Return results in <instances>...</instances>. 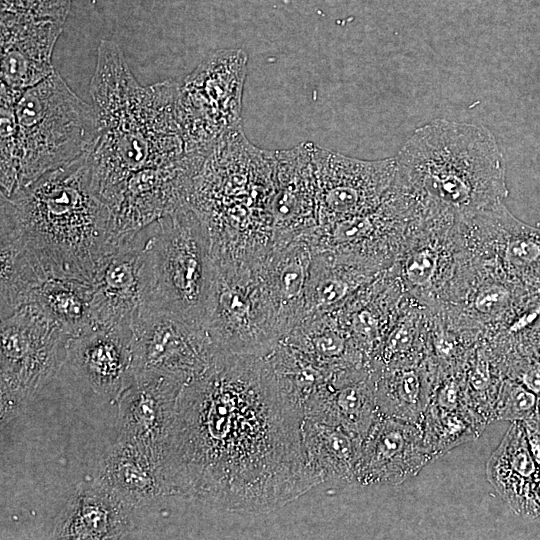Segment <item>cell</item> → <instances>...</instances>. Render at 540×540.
Returning a JSON list of instances; mask_svg holds the SVG:
<instances>
[{
  "instance_id": "603a6c76",
  "label": "cell",
  "mask_w": 540,
  "mask_h": 540,
  "mask_svg": "<svg viewBox=\"0 0 540 540\" xmlns=\"http://www.w3.org/2000/svg\"><path fill=\"white\" fill-rule=\"evenodd\" d=\"M380 417L370 365L334 372L303 410V418L339 426L361 440Z\"/></svg>"
},
{
  "instance_id": "2e32d148",
  "label": "cell",
  "mask_w": 540,
  "mask_h": 540,
  "mask_svg": "<svg viewBox=\"0 0 540 540\" xmlns=\"http://www.w3.org/2000/svg\"><path fill=\"white\" fill-rule=\"evenodd\" d=\"M185 385L171 375L136 372L117 399L118 440L135 443L166 462L177 402Z\"/></svg>"
},
{
  "instance_id": "f35d334b",
  "label": "cell",
  "mask_w": 540,
  "mask_h": 540,
  "mask_svg": "<svg viewBox=\"0 0 540 540\" xmlns=\"http://www.w3.org/2000/svg\"><path fill=\"white\" fill-rule=\"evenodd\" d=\"M521 422L523 423L528 447L540 479V414L538 410Z\"/></svg>"
},
{
  "instance_id": "4316f807",
  "label": "cell",
  "mask_w": 540,
  "mask_h": 540,
  "mask_svg": "<svg viewBox=\"0 0 540 540\" xmlns=\"http://www.w3.org/2000/svg\"><path fill=\"white\" fill-rule=\"evenodd\" d=\"M404 297L398 278L388 269L337 311L354 343L370 361L398 315Z\"/></svg>"
},
{
  "instance_id": "ffe728a7",
  "label": "cell",
  "mask_w": 540,
  "mask_h": 540,
  "mask_svg": "<svg viewBox=\"0 0 540 540\" xmlns=\"http://www.w3.org/2000/svg\"><path fill=\"white\" fill-rule=\"evenodd\" d=\"M63 24L1 12V83L25 90L51 75L53 50Z\"/></svg>"
},
{
  "instance_id": "484cf974",
  "label": "cell",
  "mask_w": 540,
  "mask_h": 540,
  "mask_svg": "<svg viewBox=\"0 0 540 540\" xmlns=\"http://www.w3.org/2000/svg\"><path fill=\"white\" fill-rule=\"evenodd\" d=\"M312 259L313 251L305 235L274 242L260 258L285 336L306 318Z\"/></svg>"
},
{
  "instance_id": "e575fe53",
  "label": "cell",
  "mask_w": 540,
  "mask_h": 540,
  "mask_svg": "<svg viewBox=\"0 0 540 540\" xmlns=\"http://www.w3.org/2000/svg\"><path fill=\"white\" fill-rule=\"evenodd\" d=\"M420 427L426 448L436 460L480 437L486 425L471 410L429 404Z\"/></svg>"
},
{
  "instance_id": "52a82bcc",
  "label": "cell",
  "mask_w": 540,
  "mask_h": 540,
  "mask_svg": "<svg viewBox=\"0 0 540 540\" xmlns=\"http://www.w3.org/2000/svg\"><path fill=\"white\" fill-rule=\"evenodd\" d=\"M133 236L143 257L147 311L168 312L206 327L217 267L201 215L186 204Z\"/></svg>"
},
{
  "instance_id": "f546056e",
  "label": "cell",
  "mask_w": 540,
  "mask_h": 540,
  "mask_svg": "<svg viewBox=\"0 0 540 540\" xmlns=\"http://www.w3.org/2000/svg\"><path fill=\"white\" fill-rule=\"evenodd\" d=\"M280 342L334 372L370 365V360L354 343L337 311L307 317Z\"/></svg>"
},
{
  "instance_id": "74e56055",
  "label": "cell",
  "mask_w": 540,
  "mask_h": 540,
  "mask_svg": "<svg viewBox=\"0 0 540 540\" xmlns=\"http://www.w3.org/2000/svg\"><path fill=\"white\" fill-rule=\"evenodd\" d=\"M71 0H1V12L65 22Z\"/></svg>"
},
{
  "instance_id": "9a60e30c",
  "label": "cell",
  "mask_w": 540,
  "mask_h": 540,
  "mask_svg": "<svg viewBox=\"0 0 540 540\" xmlns=\"http://www.w3.org/2000/svg\"><path fill=\"white\" fill-rule=\"evenodd\" d=\"M248 57L242 49L209 53L180 82L181 98L199 128L213 141L242 126Z\"/></svg>"
},
{
  "instance_id": "5b68a950",
  "label": "cell",
  "mask_w": 540,
  "mask_h": 540,
  "mask_svg": "<svg viewBox=\"0 0 540 540\" xmlns=\"http://www.w3.org/2000/svg\"><path fill=\"white\" fill-rule=\"evenodd\" d=\"M275 190L276 151L251 144L242 126L216 141L189 199L208 227L215 257L251 260L271 249Z\"/></svg>"
},
{
  "instance_id": "f1b7e54d",
  "label": "cell",
  "mask_w": 540,
  "mask_h": 540,
  "mask_svg": "<svg viewBox=\"0 0 540 540\" xmlns=\"http://www.w3.org/2000/svg\"><path fill=\"white\" fill-rule=\"evenodd\" d=\"M303 455L320 484L340 488L356 482L361 439L343 428L310 418L301 426Z\"/></svg>"
},
{
  "instance_id": "d590c367",
  "label": "cell",
  "mask_w": 540,
  "mask_h": 540,
  "mask_svg": "<svg viewBox=\"0 0 540 540\" xmlns=\"http://www.w3.org/2000/svg\"><path fill=\"white\" fill-rule=\"evenodd\" d=\"M460 375L470 409L487 426L495 420V404L504 380L502 371L481 340Z\"/></svg>"
},
{
  "instance_id": "277c9868",
  "label": "cell",
  "mask_w": 540,
  "mask_h": 540,
  "mask_svg": "<svg viewBox=\"0 0 540 540\" xmlns=\"http://www.w3.org/2000/svg\"><path fill=\"white\" fill-rule=\"evenodd\" d=\"M395 160L392 189L419 212L461 219L504 203L509 193L503 152L482 125L432 120L413 132Z\"/></svg>"
},
{
  "instance_id": "d6986e66",
  "label": "cell",
  "mask_w": 540,
  "mask_h": 540,
  "mask_svg": "<svg viewBox=\"0 0 540 540\" xmlns=\"http://www.w3.org/2000/svg\"><path fill=\"white\" fill-rule=\"evenodd\" d=\"M65 364L96 394L117 400L135 376L132 329L92 325L71 337Z\"/></svg>"
},
{
  "instance_id": "44dd1931",
  "label": "cell",
  "mask_w": 540,
  "mask_h": 540,
  "mask_svg": "<svg viewBox=\"0 0 540 540\" xmlns=\"http://www.w3.org/2000/svg\"><path fill=\"white\" fill-rule=\"evenodd\" d=\"M314 143L276 151L274 242L308 234L319 225Z\"/></svg>"
},
{
  "instance_id": "1f68e13d",
  "label": "cell",
  "mask_w": 540,
  "mask_h": 540,
  "mask_svg": "<svg viewBox=\"0 0 540 540\" xmlns=\"http://www.w3.org/2000/svg\"><path fill=\"white\" fill-rule=\"evenodd\" d=\"M432 313L405 294L398 315L370 361L371 367L411 364L428 354Z\"/></svg>"
},
{
  "instance_id": "d4e9b609",
  "label": "cell",
  "mask_w": 540,
  "mask_h": 540,
  "mask_svg": "<svg viewBox=\"0 0 540 540\" xmlns=\"http://www.w3.org/2000/svg\"><path fill=\"white\" fill-rule=\"evenodd\" d=\"M132 509L93 480L80 483L56 519L54 539H120L134 528Z\"/></svg>"
},
{
  "instance_id": "ba28073f",
  "label": "cell",
  "mask_w": 540,
  "mask_h": 540,
  "mask_svg": "<svg viewBox=\"0 0 540 540\" xmlns=\"http://www.w3.org/2000/svg\"><path fill=\"white\" fill-rule=\"evenodd\" d=\"M215 260V287L206 319L210 336L230 355L268 354L285 331L260 258Z\"/></svg>"
},
{
  "instance_id": "7a4b0ae2",
  "label": "cell",
  "mask_w": 540,
  "mask_h": 540,
  "mask_svg": "<svg viewBox=\"0 0 540 540\" xmlns=\"http://www.w3.org/2000/svg\"><path fill=\"white\" fill-rule=\"evenodd\" d=\"M90 93L97 135L87 155L115 226L137 231L188 204L208 152L185 127L180 82L141 85L118 44L103 39Z\"/></svg>"
},
{
  "instance_id": "5bb4252c",
  "label": "cell",
  "mask_w": 540,
  "mask_h": 540,
  "mask_svg": "<svg viewBox=\"0 0 540 540\" xmlns=\"http://www.w3.org/2000/svg\"><path fill=\"white\" fill-rule=\"evenodd\" d=\"M319 225L362 215L387 197L395 177V157L362 160L314 144Z\"/></svg>"
},
{
  "instance_id": "3957f363",
  "label": "cell",
  "mask_w": 540,
  "mask_h": 540,
  "mask_svg": "<svg viewBox=\"0 0 540 540\" xmlns=\"http://www.w3.org/2000/svg\"><path fill=\"white\" fill-rule=\"evenodd\" d=\"M0 196V243L21 250L47 277L90 283L100 258L117 244L87 152Z\"/></svg>"
},
{
  "instance_id": "83f0119b",
  "label": "cell",
  "mask_w": 540,
  "mask_h": 540,
  "mask_svg": "<svg viewBox=\"0 0 540 540\" xmlns=\"http://www.w3.org/2000/svg\"><path fill=\"white\" fill-rule=\"evenodd\" d=\"M371 370L381 416L420 427L437 381L427 360Z\"/></svg>"
},
{
  "instance_id": "6da1fadb",
  "label": "cell",
  "mask_w": 540,
  "mask_h": 540,
  "mask_svg": "<svg viewBox=\"0 0 540 540\" xmlns=\"http://www.w3.org/2000/svg\"><path fill=\"white\" fill-rule=\"evenodd\" d=\"M302 420L264 356L231 355L180 393L166 457L174 495L250 515L294 501L320 484Z\"/></svg>"
},
{
  "instance_id": "7c38bea8",
  "label": "cell",
  "mask_w": 540,
  "mask_h": 540,
  "mask_svg": "<svg viewBox=\"0 0 540 540\" xmlns=\"http://www.w3.org/2000/svg\"><path fill=\"white\" fill-rule=\"evenodd\" d=\"M468 258L511 283L540 295V228L500 203L459 219Z\"/></svg>"
},
{
  "instance_id": "8fae6325",
  "label": "cell",
  "mask_w": 540,
  "mask_h": 540,
  "mask_svg": "<svg viewBox=\"0 0 540 540\" xmlns=\"http://www.w3.org/2000/svg\"><path fill=\"white\" fill-rule=\"evenodd\" d=\"M420 214L409 200L390 189L374 210L318 225L306 237L313 252H330L376 272L391 268Z\"/></svg>"
},
{
  "instance_id": "4dcf8cb0",
  "label": "cell",
  "mask_w": 540,
  "mask_h": 540,
  "mask_svg": "<svg viewBox=\"0 0 540 540\" xmlns=\"http://www.w3.org/2000/svg\"><path fill=\"white\" fill-rule=\"evenodd\" d=\"M380 273L330 252H313L306 318L338 311Z\"/></svg>"
},
{
  "instance_id": "9c48e42d",
  "label": "cell",
  "mask_w": 540,
  "mask_h": 540,
  "mask_svg": "<svg viewBox=\"0 0 540 540\" xmlns=\"http://www.w3.org/2000/svg\"><path fill=\"white\" fill-rule=\"evenodd\" d=\"M71 337L34 303L1 318L2 427L17 417L35 392L65 365Z\"/></svg>"
},
{
  "instance_id": "cb8c5ba5",
  "label": "cell",
  "mask_w": 540,
  "mask_h": 540,
  "mask_svg": "<svg viewBox=\"0 0 540 540\" xmlns=\"http://www.w3.org/2000/svg\"><path fill=\"white\" fill-rule=\"evenodd\" d=\"M485 471L488 482L516 515L540 517V479L521 421L511 422Z\"/></svg>"
},
{
  "instance_id": "60d3db41",
  "label": "cell",
  "mask_w": 540,
  "mask_h": 540,
  "mask_svg": "<svg viewBox=\"0 0 540 540\" xmlns=\"http://www.w3.org/2000/svg\"><path fill=\"white\" fill-rule=\"evenodd\" d=\"M538 350H539V356H540V340H539V344H538Z\"/></svg>"
},
{
  "instance_id": "8d00e7d4",
  "label": "cell",
  "mask_w": 540,
  "mask_h": 540,
  "mask_svg": "<svg viewBox=\"0 0 540 540\" xmlns=\"http://www.w3.org/2000/svg\"><path fill=\"white\" fill-rule=\"evenodd\" d=\"M538 395L521 383L504 378L495 404V420L523 421L537 411Z\"/></svg>"
},
{
  "instance_id": "d6a6232c",
  "label": "cell",
  "mask_w": 540,
  "mask_h": 540,
  "mask_svg": "<svg viewBox=\"0 0 540 540\" xmlns=\"http://www.w3.org/2000/svg\"><path fill=\"white\" fill-rule=\"evenodd\" d=\"M27 303L36 304L72 336L96 324L90 283L85 281L49 277L33 290Z\"/></svg>"
},
{
  "instance_id": "ab89813d",
  "label": "cell",
  "mask_w": 540,
  "mask_h": 540,
  "mask_svg": "<svg viewBox=\"0 0 540 540\" xmlns=\"http://www.w3.org/2000/svg\"><path fill=\"white\" fill-rule=\"evenodd\" d=\"M537 410L540 414V394L538 395V405H537Z\"/></svg>"
},
{
  "instance_id": "8992f818",
  "label": "cell",
  "mask_w": 540,
  "mask_h": 540,
  "mask_svg": "<svg viewBox=\"0 0 540 540\" xmlns=\"http://www.w3.org/2000/svg\"><path fill=\"white\" fill-rule=\"evenodd\" d=\"M15 117L14 143L1 153L0 194L5 196L88 152L97 135L93 106L56 71L21 91Z\"/></svg>"
},
{
  "instance_id": "e0dca14e",
  "label": "cell",
  "mask_w": 540,
  "mask_h": 540,
  "mask_svg": "<svg viewBox=\"0 0 540 540\" xmlns=\"http://www.w3.org/2000/svg\"><path fill=\"white\" fill-rule=\"evenodd\" d=\"M90 289L96 324L132 329L148 310L143 257L133 235L100 258Z\"/></svg>"
},
{
  "instance_id": "4fadbf2b",
  "label": "cell",
  "mask_w": 540,
  "mask_h": 540,
  "mask_svg": "<svg viewBox=\"0 0 540 540\" xmlns=\"http://www.w3.org/2000/svg\"><path fill=\"white\" fill-rule=\"evenodd\" d=\"M132 334L135 373L155 371L187 384L231 356L217 346L205 326L164 311H146Z\"/></svg>"
},
{
  "instance_id": "836d02e7",
  "label": "cell",
  "mask_w": 540,
  "mask_h": 540,
  "mask_svg": "<svg viewBox=\"0 0 540 540\" xmlns=\"http://www.w3.org/2000/svg\"><path fill=\"white\" fill-rule=\"evenodd\" d=\"M264 357L282 395L302 415L312 395L334 373L283 342Z\"/></svg>"
},
{
  "instance_id": "ac0fdd59",
  "label": "cell",
  "mask_w": 540,
  "mask_h": 540,
  "mask_svg": "<svg viewBox=\"0 0 540 540\" xmlns=\"http://www.w3.org/2000/svg\"><path fill=\"white\" fill-rule=\"evenodd\" d=\"M432 461L418 425L381 416L361 440L356 482L400 485Z\"/></svg>"
},
{
  "instance_id": "30bf717a",
  "label": "cell",
  "mask_w": 540,
  "mask_h": 540,
  "mask_svg": "<svg viewBox=\"0 0 540 540\" xmlns=\"http://www.w3.org/2000/svg\"><path fill=\"white\" fill-rule=\"evenodd\" d=\"M465 261L459 218L423 212L413 221L390 269L406 295L437 313L454 299Z\"/></svg>"
},
{
  "instance_id": "7402d4cb",
  "label": "cell",
  "mask_w": 540,
  "mask_h": 540,
  "mask_svg": "<svg viewBox=\"0 0 540 540\" xmlns=\"http://www.w3.org/2000/svg\"><path fill=\"white\" fill-rule=\"evenodd\" d=\"M132 510L174 495L165 461L124 440L107 447L94 479Z\"/></svg>"
}]
</instances>
